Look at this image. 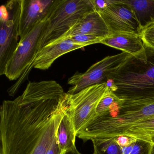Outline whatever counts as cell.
<instances>
[{"instance_id": "cell-8", "label": "cell", "mask_w": 154, "mask_h": 154, "mask_svg": "<svg viewBox=\"0 0 154 154\" xmlns=\"http://www.w3.org/2000/svg\"><path fill=\"white\" fill-rule=\"evenodd\" d=\"M9 13L6 20H0V75H4L6 65L16 51L19 43V21L20 1H10L6 4Z\"/></svg>"}, {"instance_id": "cell-20", "label": "cell", "mask_w": 154, "mask_h": 154, "mask_svg": "<svg viewBox=\"0 0 154 154\" xmlns=\"http://www.w3.org/2000/svg\"><path fill=\"white\" fill-rule=\"evenodd\" d=\"M153 146L148 142L137 140L129 154H151Z\"/></svg>"}, {"instance_id": "cell-11", "label": "cell", "mask_w": 154, "mask_h": 154, "mask_svg": "<svg viewBox=\"0 0 154 154\" xmlns=\"http://www.w3.org/2000/svg\"><path fill=\"white\" fill-rule=\"evenodd\" d=\"M69 39L60 40L48 44L38 52L31 65L24 72L21 79L26 78L33 67L46 70L51 67L53 63L60 57L69 52L85 47Z\"/></svg>"}, {"instance_id": "cell-21", "label": "cell", "mask_w": 154, "mask_h": 154, "mask_svg": "<svg viewBox=\"0 0 154 154\" xmlns=\"http://www.w3.org/2000/svg\"><path fill=\"white\" fill-rule=\"evenodd\" d=\"M115 140L119 146L121 147L127 146L132 143L136 142L137 140L128 136L122 135L118 137H114Z\"/></svg>"}, {"instance_id": "cell-25", "label": "cell", "mask_w": 154, "mask_h": 154, "mask_svg": "<svg viewBox=\"0 0 154 154\" xmlns=\"http://www.w3.org/2000/svg\"><path fill=\"white\" fill-rule=\"evenodd\" d=\"M151 154H154V145H153L152 150H151Z\"/></svg>"}, {"instance_id": "cell-4", "label": "cell", "mask_w": 154, "mask_h": 154, "mask_svg": "<svg viewBox=\"0 0 154 154\" xmlns=\"http://www.w3.org/2000/svg\"><path fill=\"white\" fill-rule=\"evenodd\" d=\"M92 10L90 0H54L38 51L63 36L85 14Z\"/></svg>"}, {"instance_id": "cell-22", "label": "cell", "mask_w": 154, "mask_h": 154, "mask_svg": "<svg viewBox=\"0 0 154 154\" xmlns=\"http://www.w3.org/2000/svg\"><path fill=\"white\" fill-rule=\"evenodd\" d=\"M90 2L92 6L93 9L98 12L101 11L107 8L111 3L112 1L110 0H90Z\"/></svg>"}, {"instance_id": "cell-1", "label": "cell", "mask_w": 154, "mask_h": 154, "mask_svg": "<svg viewBox=\"0 0 154 154\" xmlns=\"http://www.w3.org/2000/svg\"><path fill=\"white\" fill-rule=\"evenodd\" d=\"M67 109L54 81L29 82L23 94L0 108V154H46Z\"/></svg>"}, {"instance_id": "cell-3", "label": "cell", "mask_w": 154, "mask_h": 154, "mask_svg": "<svg viewBox=\"0 0 154 154\" xmlns=\"http://www.w3.org/2000/svg\"><path fill=\"white\" fill-rule=\"evenodd\" d=\"M122 100L115 113L95 118L77 137L84 142L118 137L132 123L154 117V98Z\"/></svg>"}, {"instance_id": "cell-16", "label": "cell", "mask_w": 154, "mask_h": 154, "mask_svg": "<svg viewBox=\"0 0 154 154\" xmlns=\"http://www.w3.org/2000/svg\"><path fill=\"white\" fill-rule=\"evenodd\" d=\"M94 154H122V148L115 137L93 139Z\"/></svg>"}, {"instance_id": "cell-6", "label": "cell", "mask_w": 154, "mask_h": 154, "mask_svg": "<svg viewBox=\"0 0 154 154\" xmlns=\"http://www.w3.org/2000/svg\"><path fill=\"white\" fill-rule=\"evenodd\" d=\"M132 57L124 52L109 56L92 65L85 72H76L68 79V84L72 87L67 93L74 94L89 86L106 82L109 75L120 69Z\"/></svg>"}, {"instance_id": "cell-5", "label": "cell", "mask_w": 154, "mask_h": 154, "mask_svg": "<svg viewBox=\"0 0 154 154\" xmlns=\"http://www.w3.org/2000/svg\"><path fill=\"white\" fill-rule=\"evenodd\" d=\"M109 87L107 83L89 86L74 94L66 93L67 109L77 134L96 116V109Z\"/></svg>"}, {"instance_id": "cell-18", "label": "cell", "mask_w": 154, "mask_h": 154, "mask_svg": "<svg viewBox=\"0 0 154 154\" xmlns=\"http://www.w3.org/2000/svg\"><path fill=\"white\" fill-rule=\"evenodd\" d=\"M140 37L145 48L154 53V21L142 28Z\"/></svg>"}, {"instance_id": "cell-13", "label": "cell", "mask_w": 154, "mask_h": 154, "mask_svg": "<svg viewBox=\"0 0 154 154\" xmlns=\"http://www.w3.org/2000/svg\"><path fill=\"white\" fill-rule=\"evenodd\" d=\"M108 46L128 53L139 58L146 54V49L140 37L131 34L115 33L104 38L101 42Z\"/></svg>"}, {"instance_id": "cell-15", "label": "cell", "mask_w": 154, "mask_h": 154, "mask_svg": "<svg viewBox=\"0 0 154 154\" xmlns=\"http://www.w3.org/2000/svg\"><path fill=\"white\" fill-rule=\"evenodd\" d=\"M120 2L133 10L142 28L154 21V0H131Z\"/></svg>"}, {"instance_id": "cell-7", "label": "cell", "mask_w": 154, "mask_h": 154, "mask_svg": "<svg viewBox=\"0 0 154 154\" xmlns=\"http://www.w3.org/2000/svg\"><path fill=\"white\" fill-rule=\"evenodd\" d=\"M49 14L38 22L23 39L20 40L16 51L6 65L4 71V75L10 81L20 77L34 61L38 51L39 43Z\"/></svg>"}, {"instance_id": "cell-14", "label": "cell", "mask_w": 154, "mask_h": 154, "mask_svg": "<svg viewBox=\"0 0 154 154\" xmlns=\"http://www.w3.org/2000/svg\"><path fill=\"white\" fill-rule=\"evenodd\" d=\"M76 137L74 127L66 112L59 124L57 133V139L61 151L64 152L75 146Z\"/></svg>"}, {"instance_id": "cell-23", "label": "cell", "mask_w": 154, "mask_h": 154, "mask_svg": "<svg viewBox=\"0 0 154 154\" xmlns=\"http://www.w3.org/2000/svg\"><path fill=\"white\" fill-rule=\"evenodd\" d=\"M63 153V152L61 151L59 147L56 137L52 145L49 147L46 154H62Z\"/></svg>"}, {"instance_id": "cell-17", "label": "cell", "mask_w": 154, "mask_h": 154, "mask_svg": "<svg viewBox=\"0 0 154 154\" xmlns=\"http://www.w3.org/2000/svg\"><path fill=\"white\" fill-rule=\"evenodd\" d=\"M120 100L115 95L113 92L111 91L110 89L109 88L97 106L96 116L95 118L103 116L108 113L112 105L114 103L119 101Z\"/></svg>"}, {"instance_id": "cell-2", "label": "cell", "mask_w": 154, "mask_h": 154, "mask_svg": "<svg viewBox=\"0 0 154 154\" xmlns=\"http://www.w3.org/2000/svg\"><path fill=\"white\" fill-rule=\"evenodd\" d=\"M146 49L145 55L132 56L110 75L107 85L120 100L154 98V53Z\"/></svg>"}, {"instance_id": "cell-19", "label": "cell", "mask_w": 154, "mask_h": 154, "mask_svg": "<svg viewBox=\"0 0 154 154\" xmlns=\"http://www.w3.org/2000/svg\"><path fill=\"white\" fill-rule=\"evenodd\" d=\"M104 38H103L94 35H78L66 38L61 40L69 39L76 44L83 45L86 47L93 44H99V43L100 44L101 41Z\"/></svg>"}, {"instance_id": "cell-10", "label": "cell", "mask_w": 154, "mask_h": 154, "mask_svg": "<svg viewBox=\"0 0 154 154\" xmlns=\"http://www.w3.org/2000/svg\"><path fill=\"white\" fill-rule=\"evenodd\" d=\"M54 0H20L19 21L20 40L50 13Z\"/></svg>"}, {"instance_id": "cell-9", "label": "cell", "mask_w": 154, "mask_h": 154, "mask_svg": "<svg viewBox=\"0 0 154 154\" xmlns=\"http://www.w3.org/2000/svg\"><path fill=\"white\" fill-rule=\"evenodd\" d=\"M111 34H131L140 36L142 26L135 12L120 1H112L111 3L99 12Z\"/></svg>"}, {"instance_id": "cell-12", "label": "cell", "mask_w": 154, "mask_h": 154, "mask_svg": "<svg viewBox=\"0 0 154 154\" xmlns=\"http://www.w3.org/2000/svg\"><path fill=\"white\" fill-rule=\"evenodd\" d=\"M78 35H94L105 38L111 33L100 14L92 10L85 14L70 30L55 42Z\"/></svg>"}, {"instance_id": "cell-24", "label": "cell", "mask_w": 154, "mask_h": 154, "mask_svg": "<svg viewBox=\"0 0 154 154\" xmlns=\"http://www.w3.org/2000/svg\"><path fill=\"white\" fill-rule=\"evenodd\" d=\"M62 154H82L80 153L76 149V146H75L73 147L68 149L65 151Z\"/></svg>"}]
</instances>
